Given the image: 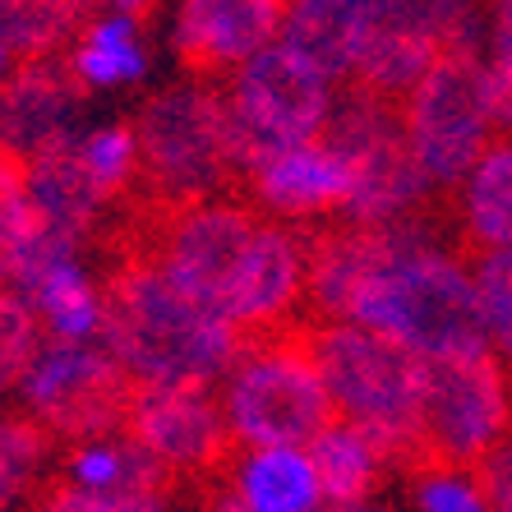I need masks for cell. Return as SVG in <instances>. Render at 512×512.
Returning <instances> with one entry per match:
<instances>
[{"mask_svg":"<svg viewBox=\"0 0 512 512\" xmlns=\"http://www.w3.org/2000/svg\"><path fill=\"white\" fill-rule=\"evenodd\" d=\"M489 33V14L476 5L439 0H360V37L351 84L360 93L402 102L429 74V65L457 42Z\"/></svg>","mask_w":512,"mask_h":512,"instance_id":"cell-11","label":"cell"},{"mask_svg":"<svg viewBox=\"0 0 512 512\" xmlns=\"http://www.w3.org/2000/svg\"><path fill=\"white\" fill-rule=\"evenodd\" d=\"M51 434L28 416H0V512L42 480V462L51 457Z\"/></svg>","mask_w":512,"mask_h":512,"instance_id":"cell-25","label":"cell"},{"mask_svg":"<svg viewBox=\"0 0 512 512\" xmlns=\"http://www.w3.org/2000/svg\"><path fill=\"white\" fill-rule=\"evenodd\" d=\"M28 310L37 314L42 333L51 342H93L102 333V296H97V282L79 268L74 259H51L42 268L24 277Z\"/></svg>","mask_w":512,"mask_h":512,"instance_id":"cell-18","label":"cell"},{"mask_svg":"<svg viewBox=\"0 0 512 512\" xmlns=\"http://www.w3.org/2000/svg\"><path fill=\"white\" fill-rule=\"evenodd\" d=\"M240 503L250 512H319L323 489L305 448H254L227 466Z\"/></svg>","mask_w":512,"mask_h":512,"instance_id":"cell-19","label":"cell"},{"mask_svg":"<svg viewBox=\"0 0 512 512\" xmlns=\"http://www.w3.org/2000/svg\"><path fill=\"white\" fill-rule=\"evenodd\" d=\"M37 231V213L28 199V167L0 148V286L14 282L19 259L28 254Z\"/></svg>","mask_w":512,"mask_h":512,"instance_id":"cell-24","label":"cell"},{"mask_svg":"<svg viewBox=\"0 0 512 512\" xmlns=\"http://www.w3.org/2000/svg\"><path fill=\"white\" fill-rule=\"evenodd\" d=\"M28 512H167V499H111L70 485L65 476H42L28 489Z\"/></svg>","mask_w":512,"mask_h":512,"instance_id":"cell-29","label":"cell"},{"mask_svg":"<svg viewBox=\"0 0 512 512\" xmlns=\"http://www.w3.org/2000/svg\"><path fill=\"white\" fill-rule=\"evenodd\" d=\"M471 277H476V300H480V319H485L489 351L512 365V250L476 254Z\"/></svg>","mask_w":512,"mask_h":512,"instance_id":"cell-28","label":"cell"},{"mask_svg":"<svg viewBox=\"0 0 512 512\" xmlns=\"http://www.w3.org/2000/svg\"><path fill=\"white\" fill-rule=\"evenodd\" d=\"M305 457H310L314 476H319L323 503H365L374 494V485L383 480V466H388L379 457V448L342 420L323 429L305 448Z\"/></svg>","mask_w":512,"mask_h":512,"instance_id":"cell-22","label":"cell"},{"mask_svg":"<svg viewBox=\"0 0 512 512\" xmlns=\"http://www.w3.org/2000/svg\"><path fill=\"white\" fill-rule=\"evenodd\" d=\"M88 88L65 56L28 60L0 79V148L19 162H33L51 143L74 139V120L84 111Z\"/></svg>","mask_w":512,"mask_h":512,"instance_id":"cell-15","label":"cell"},{"mask_svg":"<svg viewBox=\"0 0 512 512\" xmlns=\"http://www.w3.org/2000/svg\"><path fill=\"white\" fill-rule=\"evenodd\" d=\"M319 512H393V508H383V503L365 499V503H328V508H319Z\"/></svg>","mask_w":512,"mask_h":512,"instance_id":"cell-33","label":"cell"},{"mask_svg":"<svg viewBox=\"0 0 512 512\" xmlns=\"http://www.w3.org/2000/svg\"><path fill=\"white\" fill-rule=\"evenodd\" d=\"M337 323H356L411 360L489 351L476 277L453 250H443L425 217L388 227V245L346 296Z\"/></svg>","mask_w":512,"mask_h":512,"instance_id":"cell-2","label":"cell"},{"mask_svg":"<svg viewBox=\"0 0 512 512\" xmlns=\"http://www.w3.org/2000/svg\"><path fill=\"white\" fill-rule=\"evenodd\" d=\"M416 508L420 512H489V499L480 489L476 471L425 466V471H416Z\"/></svg>","mask_w":512,"mask_h":512,"instance_id":"cell-30","label":"cell"},{"mask_svg":"<svg viewBox=\"0 0 512 512\" xmlns=\"http://www.w3.org/2000/svg\"><path fill=\"white\" fill-rule=\"evenodd\" d=\"M360 37V0H296L282 10L277 42L305 56L328 84L351 79Z\"/></svg>","mask_w":512,"mask_h":512,"instance_id":"cell-17","label":"cell"},{"mask_svg":"<svg viewBox=\"0 0 512 512\" xmlns=\"http://www.w3.org/2000/svg\"><path fill=\"white\" fill-rule=\"evenodd\" d=\"M457 217L471 250H512V139L489 143L471 176L457 185Z\"/></svg>","mask_w":512,"mask_h":512,"instance_id":"cell-20","label":"cell"},{"mask_svg":"<svg viewBox=\"0 0 512 512\" xmlns=\"http://www.w3.org/2000/svg\"><path fill=\"white\" fill-rule=\"evenodd\" d=\"M42 342H47V333H42L37 314L28 310V300L10 286H0V397L24 383Z\"/></svg>","mask_w":512,"mask_h":512,"instance_id":"cell-27","label":"cell"},{"mask_svg":"<svg viewBox=\"0 0 512 512\" xmlns=\"http://www.w3.org/2000/svg\"><path fill=\"white\" fill-rule=\"evenodd\" d=\"M79 162L93 176V185L102 190V199H130L134 176H139V153H134V130L130 120H116V125H102V130L84 134L79 139Z\"/></svg>","mask_w":512,"mask_h":512,"instance_id":"cell-26","label":"cell"},{"mask_svg":"<svg viewBox=\"0 0 512 512\" xmlns=\"http://www.w3.org/2000/svg\"><path fill=\"white\" fill-rule=\"evenodd\" d=\"M245 190L259 208L273 213V222H305V217L346 213L351 176H346L342 157L319 139L273 153L259 171L245 176Z\"/></svg>","mask_w":512,"mask_h":512,"instance_id":"cell-16","label":"cell"},{"mask_svg":"<svg viewBox=\"0 0 512 512\" xmlns=\"http://www.w3.org/2000/svg\"><path fill=\"white\" fill-rule=\"evenodd\" d=\"M231 111V153H236V180L245 185L250 171L282 148L319 143L333 116L337 88L314 70L305 56L273 42L250 56L222 88Z\"/></svg>","mask_w":512,"mask_h":512,"instance_id":"cell-8","label":"cell"},{"mask_svg":"<svg viewBox=\"0 0 512 512\" xmlns=\"http://www.w3.org/2000/svg\"><path fill=\"white\" fill-rule=\"evenodd\" d=\"M134 176L130 199L185 208V203L222 199L236 180L231 153V111L222 88L213 84H171L134 111Z\"/></svg>","mask_w":512,"mask_h":512,"instance_id":"cell-5","label":"cell"},{"mask_svg":"<svg viewBox=\"0 0 512 512\" xmlns=\"http://www.w3.org/2000/svg\"><path fill=\"white\" fill-rule=\"evenodd\" d=\"M199 512H250V508L240 503V494H236V485H231V476L222 471V476L203 480V489H199Z\"/></svg>","mask_w":512,"mask_h":512,"instance_id":"cell-32","label":"cell"},{"mask_svg":"<svg viewBox=\"0 0 512 512\" xmlns=\"http://www.w3.org/2000/svg\"><path fill=\"white\" fill-rule=\"evenodd\" d=\"M416 411L429 466L476 471L512 434V388L494 351L416 360Z\"/></svg>","mask_w":512,"mask_h":512,"instance_id":"cell-10","label":"cell"},{"mask_svg":"<svg viewBox=\"0 0 512 512\" xmlns=\"http://www.w3.org/2000/svg\"><path fill=\"white\" fill-rule=\"evenodd\" d=\"M120 434L134 448H143L157 466H167L176 480H213L240 453L231 443L217 393L199 383H134Z\"/></svg>","mask_w":512,"mask_h":512,"instance_id":"cell-13","label":"cell"},{"mask_svg":"<svg viewBox=\"0 0 512 512\" xmlns=\"http://www.w3.org/2000/svg\"><path fill=\"white\" fill-rule=\"evenodd\" d=\"M24 416L37 420L51 439L97 443L125 429L134 379L97 342H42L33 370L19 383Z\"/></svg>","mask_w":512,"mask_h":512,"instance_id":"cell-12","label":"cell"},{"mask_svg":"<svg viewBox=\"0 0 512 512\" xmlns=\"http://www.w3.org/2000/svg\"><path fill=\"white\" fill-rule=\"evenodd\" d=\"M485 37L448 47L429 65L425 79L397 102L411 157L429 190H457L499 130L485 88V47H480Z\"/></svg>","mask_w":512,"mask_h":512,"instance_id":"cell-7","label":"cell"},{"mask_svg":"<svg viewBox=\"0 0 512 512\" xmlns=\"http://www.w3.org/2000/svg\"><path fill=\"white\" fill-rule=\"evenodd\" d=\"M282 0H190L176 10L171 47L199 84L236 74L250 56L277 42Z\"/></svg>","mask_w":512,"mask_h":512,"instance_id":"cell-14","label":"cell"},{"mask_svg":"<svg viewBox=\"0 0 512 512\" xmlns=\"http://www.w3.org/2000/svg\"><path fill=\"white\" fill-rule=\"evenodd\" d=\"M222 416L240 453L254 448H310L337 420L328 388L314 370L300 328L245 337L222 388Z\"/></svg>","mask_w":512,"mask_h":512,"instance_id":"cell-6","label":"cell"},{"mask_svg":"<svg viewBox=\"0 0 512 512\" xmlns=\"http://www.w3.org/2000/svg\"><path fill=\"white\" fill-rule=\"evenodd\" d=\"M139 14L143 10H111L79 28L65 60H70V70L79 74L84 88H120L148 74V47H143Z\"/></svg>","mask_w":512,"mask_h":512,"instance_id":"cell-21","label":"cell"},{"mask_svg":"<svg viewBox=\"0 0 512 512\" xmlns=\"http://www.w3.org/2000/svg\"><path fill=\"white\" fill-rule=\"evenodd\" d=\"M305 351L319 370L337 420L360 429L383 462L425 471V439L416 411V360L356 323H305Z\"/></svg>","mask_w":512,"mask_h":512,"instance_id":"cell-4","label":"cell"},{"mask_svg":"<svg viewBox=\"0 0 512 512\" xmlns=\"http://www.w3.org/2000/svg\"><path fill=\"white\" fill-rule=\"evenodd\" d=\"M476 480L485 489L489 512H512V434L476 466Z\"/></svg>","mask_w":512,"mask_h":512,"instance_id":"cell-31","label":"cell"},{"mask_svg":"<svg viewBox=\"0 0 512 512\" xmlns=\"http://www.w3.org/2000/svg\"><path fill=\"white\" fill-rule=\"evenodd\" d=\"M323 143L342 157L346 176H351V199H346L342 222H356V227L406 222V217H420L425 199L434 194L411 157L402 111L388 97L360 93V88L337 97Z\"/></svg>","mask_w":512,"mask_h":512,"instance_id":"cell-9","label":"cell"},{"mask_svg":"<svg viewBox=\"0 0 512 512\" xmlns=\"http://www.w3.org/2000/svg\"><path fill=\"white\" fill-rule=\"evenodd\" d=\"M107 245L139 254L180 296L240 337L286 328L305 300L310 236L259 217L245 199H203L185 208L130 199Z\"/></svg>","mask_w":512,"mask_h":512,"instance_id":"cell-1","label":"cell"},{"mask_svg":"<svg viewBox=\"0 0 512 512\" xmlns=\"http://www.w3.org/2000/svg\"><path fill=\"white\" fill-rule=\"evenodd\" d=\"M102 346L134 383H199L227 379L245 337L180 296L153 263L102 245Z\"/></svg>","mask_w":512,"mask_h":512,"instance_id":"cell-3","label":"cell"},{"mask_svg":"<svg viewBox=\"0 0 512 512\" xmlns=\"http://www.w3.org/2000/svg\"><path fill=\"white\" fill-rule=\"evenodd\" d=\"M93 19L84 5H0V51L19 65L56 56Z\"/></svg>","mask_w":512,"mask_h":512,"instance_id":"cell-23","label":"cell"},{"mask_svg":"<svg viewBox=\"0 0 512 512\" xmlns=\"http://www.w3.org/2000/svg\"><path fill=\"white\" fill-rule=\"evenodd\" d=\"M5 74H10V56H5V51H0V79H5Z\"/></svg>","mask_w":512,"mask_h":512,"instance_id":"cell-34","label":"cell"}]
</instances>
